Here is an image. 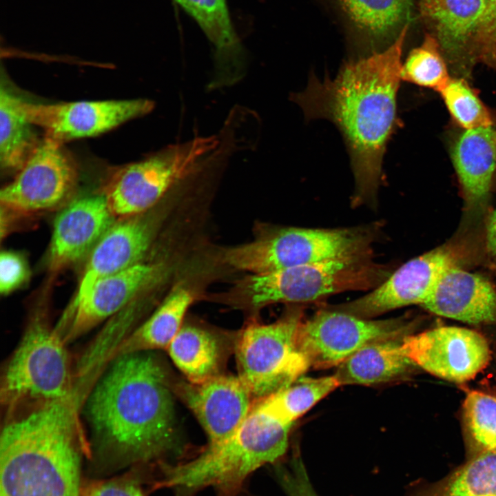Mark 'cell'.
Returning <instances> with one entry per match:
<instances>
[{"instance_id":"6da1fadb","label":"cell","mask_w":496,"mask_h":496,"mask_svg":"<svg viewBox=\"0 0 496 496\" xmlns=\"http://www.w3.org/2000/svg\"><path fill=\"white\" fill-rule=\"evenodd\" d=\"M407 30L385 50L347 63L334 79L311 76L304 91L291 95L308 118H327L341 132L355 179L353 204L373 202L381 182L383 156L397 124Z\"/></svg>"},{"instance_id":"7a4b0ae2","label":"cell","mask_w":496,"mask_h":496,"mask_svg":"<svg viewBox=\"0 0 496 496\" xmlns=\"http://www.w3.org/2000/svg\"><path fill=\"white\" fill-rule=\"evenodd\" d=\"M173 389L153 351L116 357L87 403L96 437L107 448L138 461L180 452Z\"/></svg>"},{"instance_id":"3957f363","label":"cell","mask_w":496,"mask_h":496,"mask_svg":"<svg viewBox=\"0 0 496 496\" xmlns=\"http://www.w3.org/2000/svg\"><path fill=\"white\" fill-rule=\"evenodd\" d=\"M72 400L10 416L0 440V496H79L81 447Z\"/></svg>"},{"instance_id":"277c9868","label":"cell","mask_w":496,"mask_h":496,"mask_svg":"<svg viewBox=\"0 0 496 496\" xmlns=\"http://www.w3.org/2000/svg\"><path fill=\"white\" fill-rule=\"evenodd\" d=\"M292 424L280 422L254 404L227 439L207 446L196 457L163 464V475L154 488H170L177 496H192L207 487L216 496H238L257 469L277 463L285 454Z\"/></svg>"},{"instance_id":"5b68a950","label":"cell","mask_w":496,"mask_h":496,"mask_svg":"<svg viewBox=\"0 0 496 496\" xmlns=\"http://www.w3.org/2000/svg\"><path fill=\"white\" fill-rule=\"evenodd\" d=\"M228 153L225 133L169 145L136 162L115 168L103 187L114 218L143 214L167 193L205 173Z\"/></svg>"},{"instance_id":"8992f818","label":"cell","mask_w":496,"mask_h":496,"mask_svg":"<svg viewBox=\"0 0 496 496\" xmlns=\"http://www.w3.org/2000/svg\"><path fill=\"white\" fill-rule=\"evenodd\" d=\"M391 274L371 256L330 260L265 273H249L223 298L249 310L273 303H303L349 291L373 289Z\"/></svg>"},{"instance_id":"52a82bcc","label":"cell","mask_w":496,"mask_h":496,"mask_svg":"<svg viewBox=\"0 0 496 496\" xmlns=\"http://www.w3.org/2000/svg\"><path fill=\"white\" fill-rule=\"evenodd\" d=\"M371 227L337 229L278 227L254 240L224 249L222 262L231 268L265 273L330 260L371 256Z\"/></svg>"},{"instance_id":"ba28073f","label":"cell","mask_w":496,"mask_h":496,"mask_svg":"<svg viewBox=\"0 0 496 496\" xmlns=\"http://www.w3.org/2000/svg\"><path fill=\"white\" fill-rule=\"evenodd\" d=\"M65 345L44 320L32 322L1 380V402L10 415L22 406L72 400V369Z\"/></svg>"},{"instance_id":"9c48e42d","label":"cell","mask_w":496,"mask_h":496,"mask_svg":"<svg viewBox=\"0 0 496 496\" xmlns=\"http://www.w3.org/2000/svg\"><path fill=\"white\" fill-rule=\"evenodd\" d=\"M302 320L301 310L293 309L273 322L249 324L237 337L238 376L257 402L287 386L309 368L297 344Z\"/></svg>"},{"instance_id":"30bf717a","label":"cell","mask_w":496,"mask_h":496,"mask_svg":"<svg viewBox=\"0 0 496 496\" xmlns=\"http://www.w3.org/2000/svg\"><path fill=\"white\" fill-rule=\"evenodd\" d=\"M402 319L371 320L335 309L318 311L302 320L297 344L309 368L338 366L364 346L386 338L405 336Z\"/></svg>"},{"instance_id":"8fae6325","label":"cell","mask_w":496,"mask_h":496,"mask_svg":"<svg viewBox=\"0 0 496 496\" xmlns=\"http://www.w3.org/2000/svg\"><path fill=\"white\" fill-rule=\"evenodd\" d=\"M76 165L63 144L44 136L0 193L1 207L18 214H32L53 209L74 191Z\"/></svg>"},{"instance_id":"7c38bea8","label":"cell","mask_w":496,"mask_h":496,"mask_svg":"<svg viewBox=\"0 0 496 496\" xmlns=\"http://www.w3.org/2000/svg\"><path fill=\"white\" fill-rule=\"evenodd\" d=\"M21 107L28 120L44 130L45 136L63 144L99 135L147 114L154 103L136 99L40 104L21 99Z\"/></svg>"},{"instance_id":"4fadbf2b","label":"cell","mask_w":496,"mask_h":496,"mask_svg":"<svg viewBox=\"0 0 496 496\" xmlns=\"http://www.w3.org/2000/svg\"><path fill=\"white\" fill-rule=\"evenodd\" d=\"M454 251L440 247L414 258L398 268L380 285L335 309L364 318L426 302L444 273L457 265Z\"/></svg>"},{"instance_id":"5bb4252c","label":"cell","mask_w":496,"mask_h":496,"mask_svg":"<svg viewBox=\"0 0 496 496\" xmlns=\"http://www.w3.org/2000/svg\"><path fill=\"white\" fill-rule=\"evenodd\" d=\"M402 347L415 365L457 383L473 379L490 359V347L483 335L458 327H440L405 335Z\"/></svg>"},{"instance_id":"9a60e30c","label":"cell","mask_w":496,"mask_h":496,"mask_svg":"<svg viewBox=\"0 0 496 496\" xmlns=\"http://www.w3.org/2000/svg\"><path fill=\"white\" fill-rule=\"evenodd\" d=\"M158 264L140 262L98 281L69 307L54 331L66 344L124 308L160 274Z\"/></svg>"},{"instance_id":"2e32d148","label":"cell","mask_w":496,"mask_h":496,"mask_svg":"<svg viewBox=\"0 0 496 496\" xmlns=\"http://www.w3.org/2000/svg\"><path fill=\"white\" fill-rule=\"evenodd\" d=\"M174 388L205 430L209 444L234 434L254 405L238 376L220 374L199 384L180 382Z\"/></svg>"},{"instance_id":"e0dca14e","label":"cell","mask_w":496,"mask_h":496,"mask_svg":"<svg viewBox=\"0 0 496 496\" xmlns=\"http://www.w3.org/2000/svg\"><path fill=\"white\" fill-rule=\"evenodd\" d=\"M102 194L78 198L56 216L49 249V267L61 271L90 254L114 223Z\"/></svg>"},{"instance_id":"ac0fdd59","label":"cell","mask_w":496,"mask_h":496,"mask_svg":"<svg viewBox=\"0 0 496 496\" xmlns=\"http://www.w3.org/2000/svg\"><path fill=\"white\" fill-rule=\"evenodd\" d=\"M488 0H420V15L444 56L459 72L475 62L477 33Z\"/></svg>"},{"instance_id":"d6986e66","label":"cell","mask_w":496,"mask_h":496,"mask_svg":"<svg viewBox=\"0 0 496 496\" xmlns=\"http://www.w3.org/2000/svg\"><path fill=\"white\" fill-rule=\"evenodd\" d=\"M152 238L149 223L140 216L114 223L89 254L72 307L100 280L141 262Z\"/></svg>"},{"instance_id":"ffe728a7","label":"cell","mask_w":496,"mask_h":496,"mask_svg":"<svg viewBox=\"0 0 496 496\" xmlns=\"http://www.w3.org/2000/svg\"><path fill=\"white\" fill-rule=\"evenodd\" d=\"M198 24L214 51V71L207 88L239 82L246 73L245 51L233 27L227 0H174Z\"/></svg>"},{"instance_id":"44dd1931","label":"cell","mask_w":496,"mask_h":496,"mask_svg":"<svg viewBox=\"0 0 496 496\" xmlns=\"http://www.w3.org/2000/svg\"><path fill=\"white\" fill-rule=\"evenodd\" d=\"M422 307L467 323H496V289L486 278L456 265L444 273Z\"/></svg>"},{"instance_id":"7402d4cb","label":"cell","mask_w":496,"mask_h":496,"mask_svg":"<svg viewBox=\"0 0 496 496\" xmlns=\"http://www.w3.org/2000/svg\"><path fill=\"white\" fill-rule=\"evenodd\" d=\"M452 156L467 205L484 203L496 172V130L493 125L466 130Z\"/></svg>"},{"instance_id":"603a6c76","label":"cell","mask_w":496,"mask_h":496,"mask_svg":"<svg viewBox=\"0 0 496 496\" xmlns=\"http://www.w3.org/2000/svg\"><path fill=\"white\" fill-rule=\"evenodd\" d=\"M404 337L369 343L338 366L334 374L339 385H375L397 380L415 365L402 347Z\"/></svg>"},{"instance_id":"cb8c5ba5","label":"cell","mask_w":496,"mask_h":496,"mask_svg":"<svg viewBox=\"0 0 496 496\" xmlns=\"http://www.w3.org/2000/svg\"><path fill=\"white\" fill-rule=\"evenodd\" d=\"M195 293L177 284L153 314L112 352V358L138 351L167 349L183 327L185 316L194 302Z\"/></svg>"},{"instance_id":"d4e9b609","label":"cell","mask_w":496,"mask_h":496,"mask_svg":"<svg viewBox=\"0 0 496 496\" xmlns=\"http://www.w3.org/2000/svg\"><path fill=\"white\" fill-rule=\"evenodd\" d=\"M225 346L214 332L195 325H184L167 350L187 381L199 384L220 375Z\"/></svg>"},{"instance_id":"484cf974","label":"cell","mask_w":496,"mask_h":496,"mask_svg":"<svg viewBox=\"0 0 496 496\" xmlns=\"http://www.w3.org/2000/svg\"><path fill=\"white\" fill-rule=\"evenodd\" d=\"M21 99L1 86L0 92V165L6 172H17L41 139L25 116Z\"/></svg>"},{"instance_id":"4316f807","label":"cell","mask_w":496,"mask_h":496,"mask_svg":"<svg viewBox=\"0 0 496 496\" xmlns=\"http://www.w3.org/2000/svg\"><path fill=\"white\" fill-rule=\"evenodd\" d=\"M413 0H339L350 20L369 41L379 43L400 34Z\"/></svg>"},{"instance_id":"83f0119b","label":"cell","mask_w":496,"mask_h":496,"mask_svg":"<svg viewBox=\"0 0 496 496\" xmlns=\"http://www.w3.org/2000/svg\"><path fill=\"white\" fill-rule=\"evenodd\" d=\"M338 386L334 375L320 378L301 375L255 404L280 422L293 425L295 420Z\"/></svg>"},{"instance_id":"f1b7e54d","label":"cell","mask_w":496,"mask_h":496,"mask_svg":"<svg viewBox=\"0 0 496 496\" xmlns=\"http://www.w3.org/2000/svg\"><path fill=\"white\" fill-rule=\"evenodd\" d=\"M417 496H496V451H483Z\"/></svg>"},{"instance_id":"f546056e","label":"cell","mask_w":496,"mask_h":496,"mask_svg":"<svg viewBox=\"0 0 496 496\" xmlns=\"http://www.w3.org/2000/svg\"><path fill=\"white\" fill-rule=\"evenodd\" d=\"M402 80L440 92L451 79L444 56L435 37L427 34L402 63Z\"/></svg>"},{"instance_id":"4dcf8cb0","label":"cell","mask_w":496,"mask_h":496,"mask_svg":"<svg viewBox=\"0 0 496 496\" xmlns=\"http://www.w3.org/2000/svg\"><path fill=\"white\" fill-rule=\"evenodd\" d=\"M440 93L453 118L465 130L492 126L489 112L464 80L451 79Z\"/></svg>"},{"instance_id":"1f68e13d","label":"cell","mask_w":496,"mask_h":496,"mask_svg":"<svg viewBox=\"0 0 496 496\" xmlns=\"http://www.w3.org/2000/svg\"><path fill=\"white\" fill-rule=\"evenodd\" d=\"M470 435L483 451H496V397L477 391L468 393L463 405Z\"/></svg>"},{"instance_id":"d6a6232c","label":"cell","mask_w":496,"mask_h":496,"mask_svg":"<svg viewBox=\"0 0 496 496\" xmlns=\"http://www.w3.org/2000/svg\"><path fill=\"white\" fill-rule=\"evenodd\" d=\"M474 56L475 61L496 68V0H488L477 33Z\"/></svg>"},{"instance_id":"836d02e7","label":"cell","mask_w":496,"mask_h":496,"mask_svg":"<svg viewBox=\"0 0 496 496\" xmlns=\"http://www.w3.org/2000/svg\"><path fill=\"white\" fill-rule=\"evenodd\" d=\"M275 473L287 496H318L299 457L293 458L287 467L277 466Z\"/></svg>"},{"instance_id":"e575fe53","label":"cell","mask_w":496,"mask_h":496,"mask_svg":"<svg viewBox=\"0 0 496 496\" xmlns=\"http://www.w3.org/2000/svg\"><path fill=\"white\" fill-rule=\"evenodd\" d=\"M29 269L21 254L3 251L0 256V292L7 295L27 281Z\"/></svg>"},{"instance_id":"d590c367","label":"cell","mask_w":496,"mask_h":496,"mask_svg":"<svg viewBox=\"0 0 496 496\" xmlns=\"http://www.w3.org/2000/svg\"><path fill=\"white\" fill-rule=\"evenodd\" d=\"M84 496H145V495L137 481L120 479L94 482L87 488Z\"/></svg>"},{"instance_id":"8d00e7d4","label":"cell","mask_w":496,"mask_h":496,"mask_svg":"<svg viewBox=\"0 0 496 496\" xmlns=\"http://www.w3.org/2000/svg\"><path fill=\"white\" fill-rule=\"evenodd\" d=\"M486 247L496 265V208L488 216L486 225Z\"/></svg>"}]
</instances>
